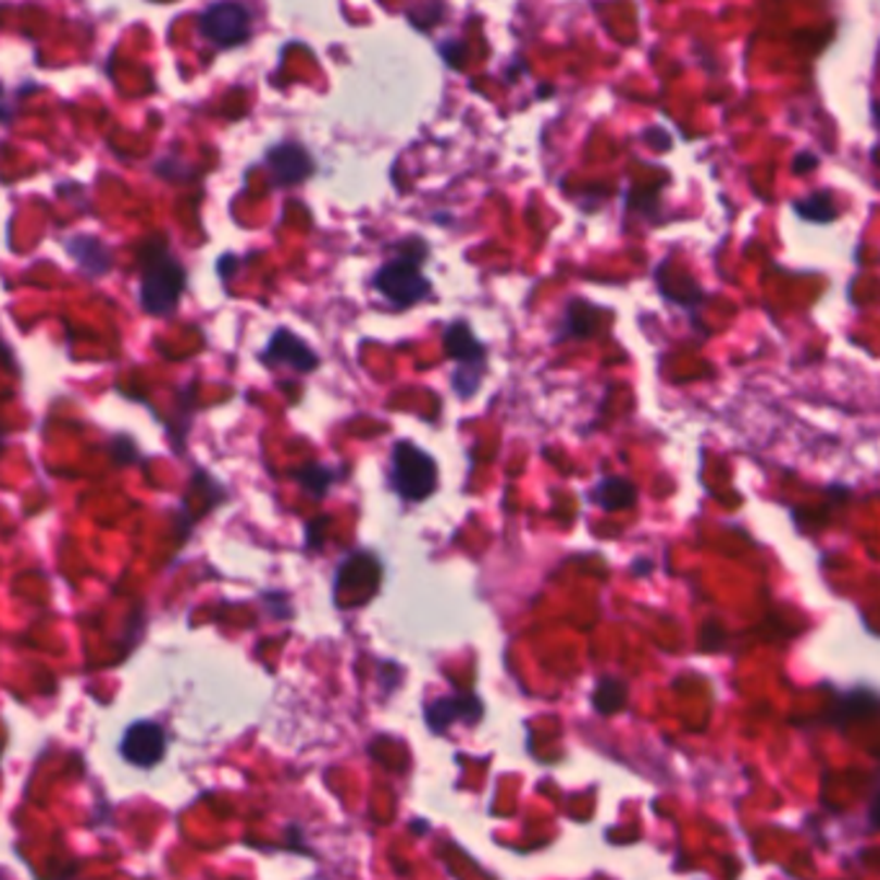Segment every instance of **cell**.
<instances>
[{"mask_svg": "<svg viewBox=\"0 0 880 880\" xmlns=\"http://www.w3.org/2000/svg\"><path fill=\"white\" fill-rule=\"evenodd\" d=\"M142 280H140V302L145 313L169 315L182 300L186 274L184 267L173 259L169 248L158 244L148 253H140Z\"/></svg>", "mask_w": 880, "mask_h": 880, "instance_id": "3", "label": "cell"}, {"mask_svg": "<svg viewBox=\"0 0 880 880\" xmlns=\"http://www.w3.org/2000/svg\"><path fill=\"white\" fill-rule=\"evenodd\" d=\"M67 253L91 276H101L112 269V253H109V248L99 238H91V235H78V238L67 240Z\"/></svg>", "mask_w": 880, "mask_h": 880, "instance_id": "11", "label": "cell"}, {"mask_svg": "<svg viewBox=\"0 0 880 880\" xmlns=\"http://www.w3.org/2000/svg\"><path fill=\"white\" fill-rule=\"evenodd\" d=\"M814 165H819V158L810 156V152H803V156L795 158V173H808Z\"/></svg>", "mask_w": 880, "mask_h": 880, "instance_id": "16", "label": "cell"}, {"mask_svg": "<svg viewBox=\"0 0 880 880\" xmlns=\"http://www.w3.org/2000/svg\"><path fill=\"white\" fill-rule=\"evenodd\" d=\"M387 483L400 501L421 504L434 496L436 486H439V466L413 439H398L391 453Z\"/></svg>", "mask_w": 880, "mask_h": 880, "instance_id": "2", "label": "cell"}, {"mask_svg": "<svg viewBox=\"0 0 880 880\" xmlns=\"http://www.w3.org/2000/svg\"><path fill=\"white\" fill-rule=\"evenodd\" d=\"M3 746H5V741H0V752H3Z\"/></svg>", "mask_w": 880, "mask_h": 880, "instance_id": "17", "label": "cell"}, {"mask_svg": "<svg viewBox=\"0 0 880 880\" xmlns=\"http://www.w3.org/2000/svg\"><path fill=\"white\" fill-rule=\"evenodd\" d=\"M628 682L618 677H602L597 682V687L592 692V705L599 716H615L628 705Z\"/></svg>", "mask_w": 880, "mask_h": 880, "instance_id": "12", "label": "cell"}, {"mask_svg": "<svg viewBox=\"0 0 880 880\" xmlns=\"http://www.w3.org/2000/svg\"><path fill=\"white\" fill-rule=\"evenodd\" d=\"M199 32L220 47H235L251 34V16L240 3L220 0L199 16Z\"/></svg>", "mask_w": 880, "mask_h": 880, "instance_id": "5", "label": "cell"}, {"mask_svg": "<svg viewBox=\"0 0 880 880\" xmlns=\"http://www.w3.org/2000/svg\"><path fill=\"white\" fill-rule=\"evenodd\" d=\"M483 712H486V708H483L481 697H475L473 692H468V695H442L429 699L424 705V720L429 731L436 733V736L455 729L457 723H481Z\"/></svg>", "mask_w": 880, "mask_h": 880, "instance_id": "6", "label": "cell"}, {"mask_svg": "<svg viewBox=\"0 0 880 880\" xmlns=\"http://www.w3.org/2000/svg\"><path fill=\"white\" fill-rule=\"evenodd\" d=\"M588 501L597 504L602 511H622L637 504V488L625 475H607L592 488Z\"/></svg>", "mask_w": 880, "mask_h": 880, "instance_id": "10", "label": "cell"}, {"mask_svg": "<svg viewBox=\"0 0 880 880\" xmlns=\"http://www.w3.org/2000/svg\"><path fill=\"white\" fill-rule=\"evenodd\" d=\"M445 355L455 362L453 370V391L457 398L468 400L481 391L483 377H486V359L488 349L473 334L468 321L457 318L445 329Z\"/></svg>", "mask_w": 880, "mask_h": 880, "instance_id": "4", "label": "cell"}, {"mask_svg": "<svg viewBox=\"0 0 880 880\" xmlns=\"http://www.w3.org/2000/svg\"><path fill=\"white\" fill-rule=\"evenodd\" d=\"M261 359L267 364H287L297 372H315L318 364H321V357H318L315 351L289 329L274 331V336L269 338L267 351H263Z\"/></svg>", "mask_w": 880, "mask_h": 880, "instance_id": "9", "label": "cell"}, {"mask_svg": "<svg viewBox=\"0 0 880 880\" xmlns=\"http://www.w3.org/2000/svg\"><path fill=\"white\" fill-rule=\"evenodd\" d=\"M267 165L272 171L274 186H297L313 176L315 163L310 152L297 142H280L267 152Z\"/></svg>", "mask_w": 880, "mask_h": 880, "instance_id": "8", "label": "cell"}, {"mask_svg": "<svg viewBox=\"0 0 880 880\" xmlns=\"http://www.w3.org/2000/svg\"><path fill=\"white\" fill-rule=\"evenodd\" d=\"M429 256V246L419 240L416 251H404L395 259L385 261L372 276V287L393 305L395 310L413 308L432 297V282L421 274V261Z\"/></svg>", "mask_w": 880, "mask_h": 880, "instance_id": "1", "label": "cell"}, {"mask_svg": "<svg viewBox=\"0 0 880 880\" xmlns=\"http://www.w3.org/2000/svg\"><path fill=\"white\" fill-rule=\"evenodd\" d=\"M872 692H868V695H857V692H850V695H844L842 699H836V708H834V723H840V726H844L847 723V720H852V718H857V716H863V699L865 697H870ZM870 712V710H868Z\"/></svg>", "mask_w": 880, "mask_h": 880, "instance_id": "15", "label": "cell"}, {"mask_svg": "<svg viewBox=\"0 0 880 880\" xmlns=\"http://www.w3.org/2000/svg\"><path fill=\"white\" fill-rule=\"evenodd\" d=\"M165 746H169V736H165L163 726L152 723V720H137L124 731L120 752L129 765L156 767L165 757Z\"/></svg>", "mask_w": 880, "mask_h": 880, "instance_id": "7", "label": "cell"}, {"mask_svg": "<svg viewBox=\"0 0 880 880\" xmlns=\"http://www.w3.org/2000/svg\"><path fill=\"white\" fill-rule=\"evenodd\" d=\"M793 210L798 218L808 220V223H821L827 225L831 220H836V202H834V194L831 191H816L810 194V197H803V199H795L793 202Z\"/></svg>", "mask_w": 880, "mask_h": 880, "instance_id": "13", "label": "cell"}, {"mask_svg": "<svg viewBox=\"0 0 880 880\" xmlns=\"http://www.w3.org/2000/svg\"><path fill=\"white\" fill-rule=\"evenodd\" d=\"M295 478L297 483L315 498H323L329 494V488L336 483V473L325 466H305L302 470H297Z\"/></svg>", "mask_w": 880, "mask_h": 880, "instance_id": "14", "label": "cell"}]
</instances>
